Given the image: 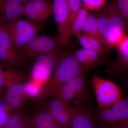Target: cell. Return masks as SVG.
Wrapping results in <instances>:
<instances>
[{"label": "cell", "mask_w": 128, "mask_h": 128, "mask_svg": "<svg viewBox=\"0 0 128 128\" xmlns=\"http://www.w3.org/2000/svg\"><path fill=\"white\" fill-rule=\"evenodd\" d=\"M98 24L104 41V48L110 54L128 35V24L119 14L112 0L96 12Z\"/></svg>", "instance_id": "obj_1"}, {"label": "cell", "mask_w": 128, "mask_h": 128, "mask_svg": "<svg viewBox=\"0 0 128 128\" xmlns=\"http://www.w3.org/2000/svg\"><path fill=\"white\" fill-rule=\"evenodd\" d=\"M84 73L74 52L60 51L54 70L37 99L42 101L54 96L63 86Z\"/></svg>", "instance_id": "obj_2"}, {"label": "cell", "mask_w": 128, "mask_h": 128, "mask_svg": "<svg viewBox=\"0 0 128 128\" xmlns=\"http://www.w3.org/2000/svg\"><path fill=\"white\" fill-rule=\"evenodd\" d=\"M89 81L95 94L96 106L98 108L110 107L118 102L123 97L121 87L112 80L92 74Z\"/></svg>", "instance_id": "obj_3"}, {"label": "cell", "mask_w": 128, "mask_h": 128, "mask_svg": "<svg viewBox=\"0 0 128 128\" xmlns=\"http://www.w3.org/2000/svg\"><path fill=\"white\" fill-rule=\"evenodd\" d=\"M86 74L82 73L66 83L54 96L79 106L91 101L89 91L90 81Z\"/></svg>", "instance_id": "obj_4"}, {"label": "cell", "mask_w": 128, "mask_h": 128, "mask_svg": "<svg viewBox=\"0 0 128 128\" xmlns=\"http://www.w3.org/2000/svg\"><path fill=\"white\" fill-rule=\"evenodd\" d=\"M92 114L97 128H114L128 117V94L110 107L101 108L94 105Z\"/></svg>", "instance_id": "obj_5"}, {"label": "cell", "mask_w": 128, "mask_h": 128, "mask_svg": "<svg viewBox=\"0 0 128 128\" xmlns=\"http://www.w3.org/2000/svg\"><path fill=\"white\" fill-rule=\"evenodd\" d=\"M41 101V110L50 114L60 128H70L82 106L66 102L54 96Z\"/></svg>", "instance_id": "obj_6"}, {"label": "cell", "mask_w": 128, "mask_h": 128, "mask_svg": "<svg viewBox=\"0 0 128 128\" xmlns=\"http://www.w3.org/2000/svg\"><path fill=\"white\" fill-rule=\"evenodd\" d=\"M26 60L12 40L6 22L0 17V63L9 66H20Z\"/></svg>", "instance_id": "obj_7"}, {"label": "cell", "mask_w": 128, "mask_h": 128, "mask_svg": "<svg viewBox=\"0 0 128 128\" xmlns=\"http://www.w3.org/2000/svg\"><path fill=\"white\" fill-rule=\"evenodd\" d=\"M9 35L16 48L20 51L40 32L39 25L32 21L18 19L6 22Z\"/></svg>", "instance_id": "obj_8"}, {"label": "cell", "mask_w": 128, "mask_h": 128, "mask_svg": "<svg viewBox=\"0 0 128 128\" xmlns=\"http://www.w3.org/2000/svg\"><path fill=\"white\" fill-rule=\"evenodd\" d=\"M61 45L57 38L49 35H37L20 50L26 60L54 52L60 50Z\"/></svg>", "instance_id": "obj_9"}, {"label": "cell", "mask_w": 128, "mask_h": 128, "mask_svg": "<svg viewBox=\"0 0 128 128\" xmlns=\"http://www.w3.org/2000/svg\"><path fill=\"white\" fill-rule=\"evenodd\" d=\"M53 15L57 26V38L61 46L67 43L72 35L70 13L67 0H53Z\"/></svg>", "instance_id": "obj_10"}, {"label": "cell", "mask_w": 128, "mask_h": 128, "mask_svg": "<svg viewBox=\"0 0 128 128\" xmlns=\"http://www.w3.org/2000/svg\"><path fill=\"white\" fill-rule=\"evenodd\" d=\"M116 57L104 72L108 79L119 82L128 75V35L116 47Z\"/></svg>", "instance_id": "obj_11"}, {"label": "cell", "mask_w": 128, "mask_h": 128, "mask_svg": "<svg viewBox=\"0 0 128 128\" xmlns=\"http://www.w3.org/2000/svg\"><path fill=\"white\" fill-rule=\"evenodd\" d=\"M60 51L58 50L35 58L30 79L44 86L50 80L54 70Z\"/></svg>", "instance_id": "obj_12"}, {"label": "cell", "mask_w": 128, "mask_h": 128, "mask_svg": "<svg viewBox=\"0 0 128 128\" xmlns=\"http://www.w3.org/2000/svg\"><path fill=\"white\" fill-rule=\"evenodd\" d=\"M24 84L14 82L7 86L5 90L4 102L14 112L22 108L28 98L24 90Z\"/></svg>", "instance_id": "obj_13"}, {"label": "cell", "mask_w": 128, "mask_h": 128, "mask_svg": "<svg viewBox=\"0 0 128 128\" xmlns=\"http://www.w3.org/2000/svg\"><path fill=\"white\" fill-rule=\"evenodd\" d=\"M76 60L85 73L92 70L103 62V60L98 53L93 50L82 48L74 52Z\"/></svg>", "instance_id": "obj_14"}, {"label": "cell", "mask_w": 128, "mask_h": 128, "mask_svg": "<svg viewBox=\"0 0 128 128\" xmlns=\"http://www.w3.org/2000/svg\"><path fill=\"white\" fill-rule=\"evenodd\" d=\"M24 4L20 0H0V17L6 22L23 16Z\"/></svg>", "instance_id": "obj_15"}, {"label": "cell", "mask_w": 128, "mask_h": 128, "mask_svg": "<svg viewBox=\"0 0 128 128\" xmlns=\"http://www.w3.org/2000/svg\"><path fill=\"white\" fill-rule=\"evenodd\" d=\"M94 104L92 102L84 104L73 120L71 128H97L94 120L92 109Z\"/></svg>", "instance_id": "obj_16"}, {"label": "cell", "mask_w": 128, "mask_h": 128, "mask_svg": "<svg viewBox=\"0 0 128 128\" xmlns=\"http://www.w3.org/2000/svg\"><path fill=\"white\" fill-rule=\"evenodd\" d=\"M28 120L38 128H60L50 114L43 110L34 113Z\"/></svg>", "instance_id": "obj_17"}, {"label": "cell", "mask_w": 128, "mask_h": 128, "mask_svg": "<svg viewBox=\"0 0 128 128\" xmlns=\"http://www.w3.org/2000/svg\"><path fill=\"white\" fill-rule=\"evenodd\" d=\"M82 48L96 51L105 60L108 57L109 54L105 50L102 45L93 38L82 33L77 38Z\"/></svg>", "instance_id": "obj_18"}, {"label": "cell", "mask_w": 128, "mask_h": 128, "mask_svg": "<svg viewBox=\"0 0 128 128\" xmlns=\"http://www.w3.org/2000/svg\"><path fill=\"white\" fill-rule=\"evenodd\" d=\"M82 33L93 38L104 47V41L100 32L96 13L89 14L82 29Z\"/></svg>", "instance_id": "obj_19"}, {"label": "cell", "mask_w": 128, "mask_h": 128, "mask_svg": "<svg viewBox=\"0 0 128 128\" xmlns=\"http://www.w3.org/2000/svg\"><path fill=\"white\" fill-rule=\"evenodd\" d=\"M89 14V11L82 5L78 10L72 24L71 28L72 35L77 38L81 34L82 28Z\"/></svg>", "instance_id": "obj_20"}, {"label": "cell", "mask_w": 128, "mask_h": 128, "mask_svg": "<svg viewBox=\"0 0 128 128\" xmlns=\"http://www.w3.org/2000/svg\"><path fill=\"white\" fill-rule=\"evenodd\" d=\"M22 111L14 112L0 128H24L28 118Z\"/></svg>", "instance_id": "obj_21"}, {"label": "cell", "mask_w": 128, "mask_h": 128, "mask_svg": "<svg viewBox=\"0 0 128 128\" xmlns=\"http://www.w3.org/2000/svg\"><path fill=\"white\" fill-rule=\"evenodd\" d=\"M32 2L44 21L53 15V3L50 0H33Z\"/></svg>", "instance_id": "obj_22"}, {"label": "cell", "mask_w": 128, "mask_h": 128, "mask_svg": "<svg viewBox=\"0 0 128 128\" xmlns=\"http://www.w3.org/2000/svg\"><path fill=\"white\" fill-rule=\"evenodd\" d=\"M44 86L39 82L30 79L24 84V90L28 98L37 99L41 93Z\"/></svg>", "instance_id": "obj_23"}, {"label": "cell", "mask_w": 128, "mask_h": 128, "mask_svg": "<svg viewBox=\"0 0 128 128\" xmlns=\"http://www.w3.org/2000/svg\"><path fill=\"white\" fill-rule=\"evenodd\" d=\"M23 16L28 18L32 21H44L32 1L24 4Z\"/></svg>", "instance_id": "obj_24"}, {"label": "cell", "mask_w": 128, "mask_h": 128, "mask_svg": "<svg viewBox=\"0 0 128 128\" xmlns=\"http://www.w3.org/2000/svg\"><path fill=\"white\" fill-rule=\"evenodd\" d=\"M107 0H82V5L88 11L97 12L106 4Z\"/></svg>", "instance_id": "obj_25"}, {"label": "cell", "mask_w": 128, "mask_h": 128, "mask_svg": "<svg viewBox=\"0 0 128 128\" xmlns=\"http://www.w3.org/2000/svg\"><path fill=\"white\" fill-rule=\"evenodd\" d=\"M10 66L6 65H0V89L5 92L8 80L11 75L13 70Z\"/></svg>", "instance_id": "obj_26"}, {"label": "cell", "mask_w": 128, "mask_h": 128, "mask_svg": "<svg viewBox=\"0 0 128 128\" xmlns=\"http://www.w3.org/2000/svg\"><path fill=\"white\" fill-rule=\"evenodd\" d=\"M119 14L128 24V0H112Z\"/></svg>", "instance_id": "obj_27"}, {"label": "cell", "mask_w": 128, "mask_h": 128, "mask_svg": "<svg viewBox=\"0 0 128 128\" xmlns=\"http://www.w3.org/2000/svg\"><path fill=\"white\" fill-rule=\"evenodd\" d=\"M14 112L5 102H3L0 100V128L5 124L9 117Z\"/></svg>", "instance_id": "obj_28"}, {"label": "cell", "mask_w": 128, "mask_h": 128, "mask_svg": "<svg viewBox=\"0 0 128 128\" xmlns=\"http://www.w3.org/2000/svg\"><path fill=\"white\" fill-rule=\"evenodd\" d=\"M67 1L68 4L70 13L72 28V24L76 14L79 9L82 6V0H67Z\"/></svg>", "instance_id": "obj_29"}, {"label": "cell", "mask_w": 128, "mask_h": 128, "mask_svg": "<svg viewBox=\"0 0 128 128\" xmlns=\"http://www.w3.org/2000/svg\"><path fill=\"white\" fill-rule=\"evenodd\" d=\"M122 85L124 88V94H128V75L122 79L119 82Z\"/></svg>", "instance_id": "obj_30"}, {"label": "cell", "mask_w": 128, "mask_h": 128, "mask_svg": "<svg viewBox=\"0 0 128 128\" xmlns=\"http://www.w3.org/2000/svg\"><path fill=\"white\" fill-rule=\"evenodd\" d=\"M114 128H128V117L123 122L118 124Z\"/></svg>", "instance_id": "obj_31"}, {"label": "cell", "mask_w": 128, "mask_h": 128, "mask_svg": "<svg viewBox=\"0 0 128 128\" xmlns=\"http://www.w3.org/2000/svg\"><path fill=\"white\" fill-rule=\"evenodd\" d=\"M25 126L27 128H38L36 126H34L32 123L30 122L28 120V118L27 121L26 123V124H25Z\"/></svg>", "instance_id": "obj_32"}, {"label": "cell", "mask_w": 128, "mask_h": 128, "mask_svg": "<svg viewBox=\"0 0 128 128\" xmlns=\"http://www.w3.org/2000/svg\"><path fill=\"white\" fill-rule=\"evenodd\" d=\"M4 96V92L1 89H0V100Z\"/></svg>", "instance_id": "obj_33"}, {"label": "cell", "mask_w": 128, "mask_h": 128, "mask_svg": "<svg viewBox=\"0 0 128 128\" xmlns=\"http://www.w3.org/2000/svg\"><path fill=\"white\" fill-rule=\"evenodd\" d=\"M20 0V1L21 2H22L23 4H24V3H26V2L32 1L33 0Z\"/></svg>", "instance_id": "obj_34"}]
</instances>
